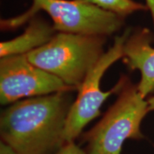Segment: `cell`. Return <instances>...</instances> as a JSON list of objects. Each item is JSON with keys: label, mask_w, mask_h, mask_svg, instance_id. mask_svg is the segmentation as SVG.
Returning <instances> with one entry per match:
<instances>
[{"label": "cell", "mask_w": 154, "mask_h": 154, "mask_svg": "<svg viewBox=\"0 0 154 154\" xmlns=\"http://www.w3.org/2000/svg\"><path fill=\"white\" fill-rule=\"evenodd\" d=\"M56 33L53 25L35 19L21 35L0 43V57L27 54L47 44Z\"/></svg>", "instance_id": "cell-8"}, {"label": "cell", "mask_w": 154, "mask_h": 154, "mask_svg": "<svg viewBox=\"0 0 154 154\" xmlns=\"http://www.w3.org/2000/svg\"><path fill=\"white\" fill-rule=\"evenodd\" d=\"M131 32V29H127L121 36L115 38L112 47L101 56L77 89L78 95L71 106L65 124V143L74 141L84 127L100 115V109L103 102L111 95L116 94L118 84L109 91H103L101 89V81L107 69L123 58L125 42Z\"/></svg>", "instance_id": "cell-5"}, {"label": "cell", "mask_w": 154, "mask_h": 154, "mask_svg": "<svg viewBox=\"0 0 154 154\" xmlns=\"http://www.w3.org/2000/svg\"><path fill=\"white\" fill-rule=\"evenodd\" d=\"M60 79L36 66L26 54L9 56L0 61V101L3 105L23 98L74 91Z\"/></svg>", "instance_id": "cell-6"}, {"label": "cell", "mask_w": 154, "mask_h": 154, "mask_svg": "<svg viewBox=\"0 0 154 154\" xmlns=\"http://www.w3.org/2000/svg\"><path fill=\"white\" fill-rule=\"evenodd\" d=\"M153 34L148 28H138L131 32L124 46L123 61L131 70H138V91L144 99L154 92Z\"/></svg>", "instance_id": "cell-7"}, {"label": "cell", "mask_w": 154, "mask_h": 154, "mask_svg": "<svg viewBox=\"0 0 154 154\" xmlns=\"http://www.w3.org/2000/svg\"><path fill=\"white\" fill-rule=\"evenodd\" d=\"M146 5L147 6L148 10L150 11L154 26V0H146Z\"/></svg>", "instance_id": "cell-12"}, {"label": "cell", "mask_w": 154, "mask_h": 154, "mask_svg": "<svg viewBox=\"0 0 154 154\" xmlns=\"http://www.w3.org/2000/svg\"><path fill=\"white\" fill-rule=\"evenodd\" d=\"M43 10L51 17L57 32L106 36L121 29L124 17L78 0H33L30 10L21 17L2 22V27H14Z\"/></svg>", "instance_id": "cell-4"}, {"label": "cell", "mask_w": 154, "mask_h": 154, "mask_svg": "<svg viewBox=\"0 0 154 154\" xmlns=\"http://www.w3.org/2000/svg\"><path fill=\"white\" fill-rule=\"evenodd\" d=\"M91 4L103 10L126 17L136 11H149L146 5L134 0H78Z\"/></svg>", "instance_id": "cell-9"}, {"label": "cell", "mask_w": 154, "mask_h": 154, "mask_svg": "<svg viewBox=\"0 0 154 154\" xmlns=\"http://www.w3.org/2000/svg\"><path fill=\"white\" fill-rule=\"evenodd\" d=\"M117 84L118 97L114 103L84 135L87 154H121L125 140L144 137L140 125L149 112L147 99L128 76H121Z\"/></svg>", "instance_id": "cell-2"}, {"label": "cell", "mask_w": 154, "mask_h": 154, "mask_svg": "<svg viewBox=\"0 0 154 154\" xmlns=\"http://www.w3.org/2000/svg\"><path fill=\"white\" fill-rule=\"evenodd\" d=\"M106 37L57 32L47 44L26 55L36 66L77 90L104 54Z\"/></svg>", "instance_id": "cell-3"}, {"label": "cell", "mask_w": 154, "mask_h": 154, "mask_svg": "<svg viewBox=\"0 0 154 154\" xmlns=\"http://www.w3.org/2000/svg\"><path fill=\"white\" fill-rule=\"evenodd\" d=\"M54 154H87L86 152L74 143V142H68Z\"/></svg>", "instance_id": "cell-10"}, {"label": "cell", "mask_w": 154, "mask_h": 154, "mask_svg": "<svg viewBox=\"0 0 154 154\" xmlns=\"http://www.w3.org/2000/svg\"><path fill=\"white\" fill-rule=\"evenodd\" d=\"M72 104L66 91L15 102L2 112V141L17 154L55 153L65 144L63 132Z\"/></svg>", "instance_id": "cell-1"}, {"label": "cell", "mask_w": 154, "mask_h": 154, "mask_svg": "<svg viewBox=\"0 0 154 154\" xmlns=\"http://www.w3.org/2000/svg\"><path fill=\"white\" fill-rule=\"evenodd\" d=\"M147 101L148 103H149V111H154V96L148 98Z\"/></svg>", "instance_id": "cell-13"}, {"label": "cell", "mask_w": 154, "mask_h": 154, "mask_svg": "<svg viewBox=\"0 0 154 154\" xmlns=\"http://www.w3.org/2000/svg\"><path fill=\"white\" fill-rule=\"evenodd\" d=\"M0 154H17L12 148L5 142L1 141L0 143Z\"/></svg>", "instance_id": "cell-11"}]
</instances>
